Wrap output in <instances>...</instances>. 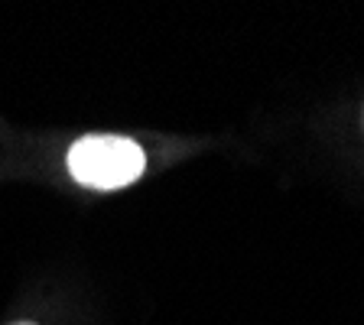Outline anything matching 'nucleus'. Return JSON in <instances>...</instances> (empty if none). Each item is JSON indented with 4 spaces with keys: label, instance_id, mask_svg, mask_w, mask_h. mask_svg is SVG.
<instances>
[{
    "label": "nucleus",
    "instance_id": "nucleus-2",
    "mask_svg": "<svg viewBox=\"0 0 364 325\" xmlns=\"http://www.w3.org/2000/svg\"><path fill=\"white\" fill-rule=\"evenodd\" d=\"M14 325H36V322H14Z\"/></svg>",
    "mask_w": 364,
    "mask_h": 325
},
{
    "label": "nucleus",
    "instance_id": "nucleus-1",
    "mask_svg": "<svg viewBox=\"0 0 364 325\" xmlns=\"http://www.w3.org/2000/svg\"><path fill=\"white\" fill-rule=\"evenodd\" d=\"M144 150L127 137H82L68 150V173L91 189H121L144 173Z\"/></svg>",
    "mask_w": 364,
    "mask_h": 325
}]
</instances>
